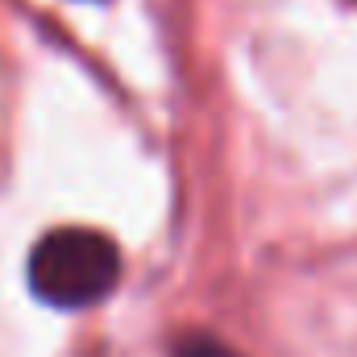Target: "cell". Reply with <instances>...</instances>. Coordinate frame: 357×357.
<instances>
[{
  "label": "cell",
  "mask_w": 357,
  "mask_h": 357,
  "mask_svg": "<svg viewBox=\"0 0 357 357\" xmlns=\"http://www.w3.org/2000/svg\"><path fill=\"white\" fill-rule=\"evenodd\" d=\"M29 291L59 307V312H79L108 299L121 282V250L112 237L96 229H54L46 233L33 254H29Z\"/></svg>",
  "instance_id": "6da1fadb"
},
{
  "label": "cell",
  "mask_w": 357,
  "mask_h": 357,
  "mask_svg": "<svg viewBox=\"0 0 357 357\" xmlns=\"http://www.w3.org/2000/svg\"><path fill=\"white\" fill-rule=\"evenodd\" d=\"M175 357H241V354H233L216 337H183L175 345Z\"/></svg>",
  "instance_id": "7a4b0ae2"
}]
</instances>
